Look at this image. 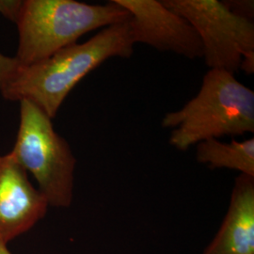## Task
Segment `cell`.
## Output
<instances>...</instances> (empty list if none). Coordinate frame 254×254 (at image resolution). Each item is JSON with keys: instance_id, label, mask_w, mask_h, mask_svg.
<instances>
[{"instance_id": "6da1fadb", "label": "cell", "mask_w": 254, "mask_h": 254, "mask_svg": "<svg viewBox=\"0 0 254 254\" xmlns=\"http://www.w3.org/2000/svg\"><path fill=\"white\" fill-rule=\"evenodd\" d=\"M134 46L128 21L105 27L83 44L64 47L40 63L21 65L0 93L6 100L29 101L53 120L78 82L111 58H130Z\"/></svg>"}, {"instance_id": "7a4b0ae2", "label": "cell", "mask_w": 254, "mask_h": 254, "mask_svg": "<svg viewBox=\"0 0 254 254\" xmlns=\"http://www.w3.org/2000/svg\"><path fill=\"white\" fill-rule=\"evenodd\" d=\"M162 127L172 129L170 144L180 151L211 138L254 133V91L235 74L210 69L198 94L167 113Z\"/></svg>"}, {"instance_id": "3957f363", "label": "cell", "mask_w": 254, "mask_h": 254, "mask_svg": "<svg viewBox=\"0 0 254 254\" xmlns=\"http://www.w3.org/2000/svg\"><path fill=\"white\" fill-rule=\"evenodd\" d=\"M130 14L114 0L94 5L74 0H24L18 20L16 59L22 66L40 63L84 34L127 22Z\"/></svg>"}, {"instance_id": "277c9868", "label": "cell", "mask_w": 254, "mask_h": 254, "mask_svg": "<svg viewBox=\"0 0 254 254\" xmlns=\"http://www.w3.org/2000/svg\"><path fill=\"white\" fill-rule=\"evenodd\" d=\"M10 153L36 179L49 205H71L76 159L69 143L55 131L52 119L29 101H20V126Z\"/></svg>"}, {"instance_id": "5b68a950", "label": "cell", "mask_w": 254, "mask_h": 254, "mask_svg": "<svg viewBox=\"0 0 254 254\" xmlns=\"http://www.w3.org/2000/svg\"><path fill=\"white\" fill-rule=\"evenodd\" d=\"M164 5L187 19L202 46L210 69L235 74L239 69L254 72V24L218 0H163Z\"/></svg>"}, {"instance_id": "8992f818", "label": "cell", "mask_w": 254, "mask_h": 254, "mask_svg": "<svg viewBox=\"0 0 254 254\" xmlns=\"http://www.w3.org/2000/svg\"><path fill=\"white\" fill-rule=\"evenodd\" d=\"M130 14L134 43L188 59L202 58L200 37L190 23L156 0H114Z\"/></svg>"}, {"instance_id": "52a82bcc", "label": "cell", "mask_w": 254, "mask_h": 254, "mask_svg": "<svg viewBox=\"0 0 254 254\" xmlns=\"http://www.w3.org/2000/svg\"><path fill=\"white\" fill-rule=\"evenodd\" d=\"M45 196L11 153L0 156V241L8 244L45 218Z\"/></svg>"}, {"instance_id": "ba28073f", "label": "cell", "mask_w": 254, "mask_h": 254, "mask_svg": "<svg viewBox=\"0 0 254 254\" xmlns=\"http://www.w3.org/2000/svg\"><path fill=\"white\" fill-rule=\"evenodd\" d=\"M203 254H254V177L239 174L227 213Z\"/></svg>"}, {"instance_id": "9c48e42d", "label": "cell", "mask_w": 254, "mask_h": 254, "mask_svg": "<svg viewBox=\"0 0 254 254\" xmlns=\"http://www.w3.org/2000/svg\"><path fill=\"white\" fill-rule=\"evenodd\" d=\"M196 160L211 169H229L254 177V138L222 142L203 140L196 147Z\"/></svg>"}, {"instance_id": "30bf717a", "label": "cell", "mask_w": 254, "mask_h": 254, "mask_svg": "<svg viewBox=\"0 0 254 254\" xmlns=\"http://www.w3.org/2000/svg\"><path fill=\"white\" fill-rule=\"evenodd\" d=\"M21 64L18 60L0 53V92L16 74Z\"/></svg>"}, {"instance_id": "8fae6325", "label": "cell", "mask_w": 254, "mask_h": 254, "mask_svg": "<svg viewBox=\"0 0 254 254\" xmlns=\"http://www.w3.org/2000/svg\"><path fill=\"white\" fill-rule=\"evenodd\" d=\"M23 3L24 1L21 0H0V13L16 24Z\"/></svg>"}, {"instance_id": "7c38bea8", "label": "cell", "mask_w": 254, "mask_h": 254, "mask_svg": "<svg viewBox=\"0 0 254 254\" xmlns=\"http://www.w3.org/2000/svg\"><path fill=\"white\" fill-rule=\"evenodd\" d=\"M229 9L236 14L243 16L246 18H254V2L252 1H234V2H224Z\"/></svg>"}, {"instance_id": "4fadbf2b", "label": "cell", "mask_w": 254, "mask_h": 254, "mask_svg": "<svg viewBox=\"0 0 254 254\" xmlns=\"http://www.w3.org/2000/svg\"><path fill=\"white\" fill-rule=\"evenodd\" d=\"M0 254H11L7 248V244L3 243L2 241H0Z\"/></svg>"}]
</instances>
